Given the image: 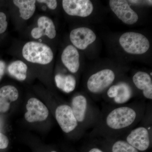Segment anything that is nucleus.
<instances>
[{"instance_id":"f257e3e1","label":"nucleus","mask_w":152,"mask_h":152,"mask_svg":"<svg viewBox=\"0 0 152 152\" xmlns=\"http://www.w3.org/2000/svg\"><path fill=\"white\" fill-rule=\"evenodd\" d=\"M147 103L135 102L104 107L97 124L90 133L91 138L117 139L137 126L142 119Z\"/></svg>"},{"instance_id":"f03ea898","label":"nucleus","mask_w":152,"mask_h":152,"mask_svg":"<svg viewBox=\"0 0 152 152\" xmlns=\"http://www.w3.org/2000/svg\"><path fill=\"white\" fill-rule=\"evenodd\" d=\"M70 106L79 126L84 132L97 124L101 110L86 96L76 95L72 99Z\"/></svg>"},{"instance_id":"7ed1b4c3","label":"nucleus","mask_w":152,"mask_h":152,"mask_svg":"<svg viewBox=\"0 0 152 152\" xmlns=\"http://www.w3.org/2000/svg\"><path fill=\"white\" fill-rule=\"evenodd\" d=\"M22 55L28 62L45 65L50 64L54 58L51 48L40 42L31 41L25 44L22 51Z\"/></svg>"},{"instance_id":"20e7f679","label":"nucleus","mask_w":152,"mask_h":152,"mask_svg":"<svg viewBox=\"0 0 152 152\" xmlns=\"http://www.w3.org/2000/svg\"><path fill=\"white\" fill-rule=\"evenodd\" d=\"M120 139L124 140L141 152L150 149L152 144V126H140L133 128Z\"/></svg>"},{"instance_id":"39448f33","label":"nucleus","mask_w":152,"mask_h":152,"mask_svg":"<svg viewBox=\"0 0 152 152\" xmlns=\"http://www.w3.org/2000/svg\"><path fill=\"white\" fill-rule=\"evenodd\" d=\"M115 79V74L112 70H102L89 77L86 84L87 90L96 99L98 96L104 94L113 84Z\"/></svg>"},{"instance_id":"423d86ee","label":"nucleus","mask_w":152,"mask_h":152,"mask_svg":"<svg viewBox=\"0 0 152 152\" xmlns=\"http://www.w3.org/2000/svg\"><path fill=\"white\" fill-rule=\"evenodd\" d=\"M105 92L104 99L108 105L113 106L127 104L135 95L132 86L125 81H120L112 85Z\"/></svg>"},{"instance_id":"0eeeda50","label":"nucleus","mask_w":152,"mask_h":152,"mask_svg":"<svg viewBox=\"0 0 152 152\" xmlns=\"http://www.w3.org/2000/svg\"><path fill=\"white\" fill-rule=\"evenodd\" d=\"M119 42L125 51L131 54H143L148 51L150 46L149 41L145 36L133 32L123 34Z\"/></svg>"},{"instance_id":"6e6552de","label":"nucleus","mask_w":152,"mask_h":152,"mask_svg":"<svg viewBox=\"0 0 152 152\" xmlns=\"http://www.w3.org/2000/svg\"><path fill=\"white\" fill-rule=\"evenodd\" d=\"M55 117L63 132L66 134L78 132L83 135L85 132L79 126L70 105L60 104L55 110Z\"/></svg>"},{"instance_id":"1a4fd4ad","label":"nucleus","mask_w":152,"mask_h":152,"mask_svg":"<svg viewBox=\"0 0 152 152\" xmlns=\"http://www.w3.org/2000/svg\"><path fill=\"white\" fill-rule=\"evenodd\" d=\"M112 10L121 20L127 25H133L137 22V14L131 8L127 1L111 0L109 1Z\"/></svg>"},{"instance_id":"9d476101","label":"nucleus","mask_w":152,"mask_h":152,"mask_svg":"<svg viewBox=\"0 0 152 152\" xmlns=\"http://www.w3.org/2000/svg\"><path fill=\"white\" fill-rule=\"evenodd\" d=\"M26 108L27 112L25 114V118L28 122L43 121L48 117V108L37 98L30 99L28 101Z\"/></svg>"},{"instance_id":"9b49d317","label":"nucleus","mask_w":152,"mask_h":152,"mask_svg":"<svg viewBox=\"0 0 152 152\" xmlns=\"http://www.w3.org/2000/svg\"><path fill=\"white\" fill-rule=\"evenodd\" d=\"M62 7L69 15L85 18L92 13L94 7L89 0H63Z\"/></svg>"},{"instance_id":"f8f14e48","label":"nucleus","mask_w":152,"mask_h":152,"mask_svg":"<svg viewBox=\"0 0 152 152\" xmlns=\"http://www.w3.org/2000/svg\"><path fill=\"white\" fill-rule=\"evenodd\" d=\"M69 37L71 42L75 48L84 50L95 42L96 36L89 28L81 27L72 30Z\"/></svg>"},{"instance_id":"ddd939ff","label":"nucleus","mask_w":152,"mask_h":152,"mask_svg":"<svg viewBox=\"0 0 152 152\" xmlns=\"http://www.w3.org/2000/svg\"><path fill=\"white\" fill-rule=\"evenodd\" d=\"M95 142L106 152H141L120 138H96Z\"/></svg>"},{"instance_id":"4468645a","label":"nucleus","mask_w":152,"mask_h":152,"mask_svg":"<svg viewBox=\"0 0 152 152\" xmlns=\"http://www.w3.org/2000/svg\"><path fill=\"white\" fill-rule=\"evenodd\" d=\"M37 27L31 31V35L34 39H39L43 36L53 39L56 36V31L54 22L49 17L42 16L38 19Z\"/></svg>"},{"instance_id":"2eb2a0df","label":"nucleus","mask_w":152,"mask_h":152,"mask_svg":"<svg viewBox=\"0 0 152 152\" xmlns=\"http://www.w3.org/2000/svg\"><path fill=\"white\" fill-rule=\"evenodd\" d=\"M132 82L134 86L141 91L143 96L146 99L152 100V80L148 74L138 72L133 76Z\"/></svg>"},{"instance_id":"dca6fc26","label":"nucleus","mask_w":152,"mask_h":152,"mask_svg":"<svg viewBox=\"0 0 152 152\" xmlns=\"http://www.w3.org/2000/svg\"><path fill=\"white\" fill-rule=\"evenodd\" d=\"M62 62L68 70L72 73H76L80 68V55L78 51L74 46L68 45L62 53Z\"/></svg>"},{"instance_id":"f3484780","label":"nucleus","mask_w":152,"mask_h":152,"mask_svg":"<svg viewBox=\"0 0 152 152\" xmlns=\"http://www.w3.org/2000/svg\"><path fill=\"white\" fill-rule=\"evenodd\" d=\"M18 97V91L14 86L7 85L0 88V113L7 112L11 103L16 101Z\"/></svg>"},{"instance_id":"a211bd4d","label":"nucleus","mask_w":152,"mask_h":152,"mask_svg":"<svg viewBox=\"0 0 152 152\" xmlns=\"http://www.w3.org/2000/svg\"><path fill=\"white\" fill-rule=\"evenodd\" d=\"M55 81L58 88L67 94L73 91L77 84L75 78L71 75L57 74L55 77Z\"/></svg>"},{"instance_id":"6ab92c4d","label":"nucleus","mask_w":152,"mask_h":152,"mask_svg":"<svg viewBox=\"0 0 152 152\" xmlns=\"http://www.w3.org/2000/svg\"><path fill=\"white\" fill-rule=\"evenodd\" d=\"M13 2L19 9L20 17L23 20H29L35 12L37 1L35 0H15Z\"/></svg>"},{"instance_id":"aec40b11","label":"nucleus","mask_w":152,"mask_h":152,"mask_svg":"<svg viewBox=\"0 0 152 152\" xmlns=\"http://www.w3.org/2000/svg\"><path fill=\"white\" fill-rule=\"evenodd\" d=\"M28 67L26 63L20 60H17L11 63L7 68L11 76L19 81H24L27 77Z\"/></svg>"},{"instance_id":"412c9836","label":"nucleus","mask_w":152,"mask_h":152,"mask_svg":"<svg viewBox=\"0 0 152 152\" xmlns=\"http://www.w3.org/2000/svg\"><path fill=\"white\" fill-rule=\"evenodd\" d=\"M152 103L147 104L144 116L140 123V125L148 126H152Z\"/></svg>"},{"instance_id":"4be33fe9","label":"nucleus","mask_w":152,"mask_h":152,"mask_svg":"<svg viewBox=\"0 0 152 152\" xmlns=\"http://www.w3.org/2000/svg\"><path fill=\"white\" fill-rule=\"evenodd\" d=\"M5 14L0 12V34L5 32L8 27V22Z\"/></svg>"},{"instance_id":"5701e85b","label":"nucleus","mask_w":152,"mask_h":152,"mask_svg":"<svg viewBox=\"0 0 152 152\" xmlns=\"http://www.w3.org/2000/svg\"><path fill=\"white\" fill-rule=\"evenodd\" d=\"M37 1L45 4L50 10H55L58 6V2L56 0H39Z\"/></svg>"},{"instance_id":"b1692460","label":"nucleus","mask_w":152,"mask_h":152,"mask_svg":"<svg viewBox=\"0 0 152 152\" xmlns=\"http://www.w3.org/2000/svg\"><path fill=\"white\" fill-rule=\"evenodd\" d=\"M86 152H106L99 146L95 142L90 144L87 147Z\"/></svg>"},{"instance_id":"393cba45","label":"nucleus","mask_w":152,"mask_h":152,"mask_svg":"<svg viewBox=\"0 0 152 152\" xmlns=\"http://www.w3.org/2000/svg\"><path fill=\"white\" fill-rule=\"evenodd\" d=\"M9 139L3 134H0V149H4L8 146Z\"/></svg>"},{"instance_id":"a878e982","label":"nucleus","mask_w":152,"mask_h":152,"mask_svg":"<svg viewBox=\"0 0 152 152\" xmlns=\"http://www.w3.org/2000/svg\"><path fill=\"white\" fill-rule=\"evenodd\" d=\"M6 67L5 63L3 61L0 60V80L1 79L4 74Z\"/></svg>"},{"instance_id":"bb28decb","label":"nucleus","mask_w":152,"mask_h":152,"mask_svg":"<svg viewBox=\"0 0 152 152\" xmlns=\"http://www.w3.org/2000/svg\"><path fill=\"white\" fill-rule=\"evenodd\" d=\"M50 152H58L56 151H52Z\"/></svg>"}]
</instances>
